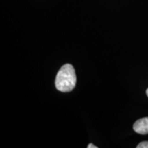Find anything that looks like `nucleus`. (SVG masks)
<instances>
[{"label": "nucleus", "instance_id": "obj_2", "mask_svg": "<svg viewBox=\"0 0 148 148\" xmlns=\"http://www.w3.org/2000/svg\"><path fill=\"white\" fill-rule=\"evenodd\" d=\"M133 129L136 133L140 134H148V117L141 118L134 123Z\"/></svg>", "mask_w": 148, "mask_h": 148}, {"label": "nucleus", "instance_id": "obj_1", "mask_svg": "<svg viewBox=\"0 0 148 148\" xmlns=\"http://www.w3.org/2000/svg\"><path fill=\"white\" fill-rule=\"evenodd\" d=\"M75 84L76 75L73 66L70 64H64L56 75V88L61 92H70L75 88Z\"/></svg>", "mask_w": 148, "mask_h": 148}, {"label": "nucleus", "instance_id": "obj_5", "mask_svg": "<svg viewBox=\"0 0 148 148\" xmlns=\"http://www.w3.org/2000/svg\"><path fill=\"white\" fill-rule=\"evenodd\" d=\"M146 94H147V97H148V88L147 90H146Z\"/></svg>", "mask_w": 148, "mask_h": 148}, {"label": "nucleus", "instance_id": "obj_4", "mask_svg": "<svg viewBox=\"0 0 148 148\" xmlns=\"http://www.w3.org/2000/svg\"><path fill=\"white\" fill-rule=\"evenodd\" d=\"M87 147H88V148H97V146L94 145L93 144H92V143H90L89 145H88L87 146Z\"/></svg>", "mask_w": 148, "mask_h": 148}, {"label": "nucleus", "instance_id": "obj_3", "mask_svg": "<svg viewBox=\"0 0 148 148\" xmlns=\"http://www.w3.org/2000/svg\"><path fill=\"white\" fill-rule=\"evenodd\" d=\"M137 148H148V141H143L136 146Z\"/></svg>", "mask_w": 148, "mask_h": 148}]
</instances>
